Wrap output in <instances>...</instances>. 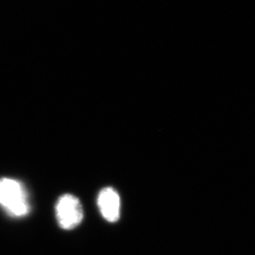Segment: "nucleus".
Returning <instances> with one entry per match:
<instances>
[{
    "label": "nucleus",
    "instance_id": "obj_2",
    "mask_svg": "<svg viewBox=\"0 0 255 255\" xmlns=\"http://www.w3.org/2000/svg\"><path fill=\"white\" fill-rule=\"evenodd\" d=\"M56 215L62 228L64 230L74 229L83 219L82 204L72 195H64L57 203Z\"/></svg>",
    "mask_w": 255,
    "mask_h": 255
},
{
    "label": "nucleus",
    "instance_id": "obj_3",
    "mask_svg": "<svg viewBox=\"0 0 255 255\" xmlns=\"http://www.w3.org/2000/svg\"><path fill=\"white\" fill-rule=\"evenodd\" d=\"M98 204L103 218L110 222L118 221L120 216V199L113 188L107 187L100 193Z\"/></svg>",
    "mask_w": 255,
    "mask_h": 255
},
{
    "label": "nucleus",
    "instance_id": "obj_1",
    "mask_svg": "<svg viewBox=\"0 0 255 255\" xmlns=\"http://www.w3.org/2000/svg\"><path fill=\"white\" fill-rule=\"evenodd\" d=\"M0 205L10 216L23 217L27 215L29 210L27 195L18 181L8 178L0 180Z\"/></svg>",
    "mask_w": 255,
    "mask_h": 255
}]
</instances>
